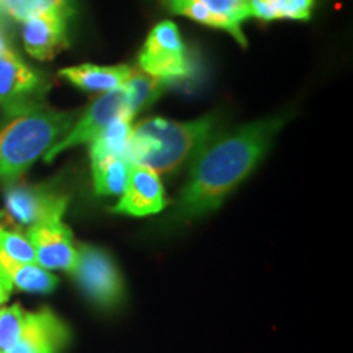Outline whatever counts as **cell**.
<instances>
[{
	"instance_id": "obj_23",
	"label": "cell",
	"mask_w": 353,
	"mask_h": 353,
	"mask_svg": "<svg viewBox=\"0 0 353 353\" xmlns=\"http://www.w3.org/2000/svg\"><path fill=\"white\" fill-rule=\"evenodd\" d=\"M216 15L229 19L234 23L242 25L247 19H250L247 0H203Z\"/></svg>"
},
{
	"instance_id": "obj_1",
	"label": "cell",
	"mask_w": 353,
	"mask_h": 353,
	"mask_svg": "<svg viewBox=\"0 0 353 353\" xmlns=\"http://www.w3.org/2000/svg\"><path fill=\"white\" fill-rule=\"evenodd\" d=\"M281 126V118H265L211 139L193 161L175 218L195 219L218 210L255 170Z\"/></svg>"
},
{
	"instance_id": "obj_7",
	"label": "cell",
	"mask_w": 353,
	"mask_h": 353,
	"mask_svg": "<svg viewBox=\"0 0 353 353\" xmlns=\"http://www.w3.org/2000/svg\"><path fill=\"white\" fill-rule=\"evenodd\" d=\"M118 118H130L123 88L101 94L99 99L92 101L90 107L85 110V113H82V117L77 118L74 126L44 154V162H52L59 154L70 148L92 143L105 128L117 121Z\"/></svg>"
},
{
	"instance_id": "obj_26",
	"label": "cell",
	"mask_w": 353,
	"mask_h": 353,
	"mask_svg": "<svg viewBox=\"0 0 353 353\" xmlns=\"http://www.w3.org/2000/svg\"><path fill=\"white\" fill-rule=\"evenodd\" d=\"M0 285H2V286H6V288L8 290V291H10V293H12V290L10 288H8V286L6 285V283H3V281H2V278H0Z\"/></svg>"
},
{
	"instance_id": "obj_12",
	"label": "cell",
	"mask_w": 353,
	"mask_h": 353,
	"mask_svg": "<svg viewBox=\"0 0 353 353\" xmlns=\"http://www.w3.org/2000/svg\"><path fill=\"white\" fill-rule=\"evenodd\" d=\"M68 15L43 13L23 21L21 39L30 56L38 61H51L68 48Z\"/></svg>"
},
{
	"instance_id": "obj_14",
	"label": "cell",
	"mask_w": 353,
	"mask_h": 353,
	"mask_svg": "<svg viewBox=\"0 0 353 353\" xmlns=\"http://www.w3.org/2000/svg\"><path fill=\"white\" fill-rule=\"evenodd\" d=\"M0 278L8 288L26 291V293L48 294L56 290L59 280L50 270L38 263H12L0 267Z\"/></svg>"
},
{
	"instance_id": "obj_9",
	"label": "cell",
	"mask_w": 353,
	"mask_h": 353,
	"mask_svg": "<svg viewBox=\"0 0 353 353\" xmlns=\"http://www.w3.org/2000/svg\"><path fill=\"white\" fill-rule=\"evenodd\" d=\"M70 342V329L51 311H26L20 334L7 353H63Z\"/></svg>"
},
{
	"instance_id": "obj_6",
	"label": "cell",
	"mask_w": 353,
	"mask_h": 353,
	"mask_svg": "<svg viewBox=\"0 0 353 353\" xmlns=\"http://www.w3.org/2000/svg\"><path fill=\"white\" fill-rule=\"evenodd\" d=\"M48 81L25 64L15 51L0 56V108L10 118L44 107Z\"/></svg>"
},
{
	"instance_id": "obj_5",
	"label": "cell",
	"mask_w": 353,
	"mask_h": 353,
	"mask_svg": "<svg viewBox=\"0 0 353 353\" xmlns=\"http://www.w3.org/2000/svg\"><path fill=\"white\" fill-rule=\"evenodd\" d=\"M141 72L174 83L192 74V59L174 21H161L149 32L138 56Z\"/></svg>"
},
{
	"instance_id": "obj_4",
	"label": "cell",
	"mask_w": 353,
	"mask_h": 353,
	"mask_svg": "<svg viewBox=\"0 0 353 353\" xmlns=\"http://www.w3.org/2000/svg\"><path fill=\"white\" fill-rule=\"evenodd\" d=\"M77 265L72 270L79 288L97 307L113 309L125 298V280L112 255L95 245L77 249Z\"/></svg>"
},
{
	"instance_id": "obj_2",
	"label": "cell",
	"mask_w": 353,
	"mask_h": 353,
	"mask_svg": "<svg viewBox=\"0 0 353 353\" xmlns=\"http://www.w3.org/2000/svg\"><path fill=\"white\" fill-rule=\"evenodd\" d=\"M218 130V117L196 118L192 121H170L149 118L132 128L126 159L134 165L156 174H174L190 161H195Z\"/></svg>"
},
{
	"instance_id": "obj_25",
	"label": "cell",
	"mask_w": 353,
	"mask_h": 353,
	"mask_svg": "<svg viewBox=\"0 0 353 353\" xmlns=\"http://www.w3.org/2000/svg\"><path fill=\"white\" fill-rule=\"evenodd\" d=\"M8 298H10V291H7L2 285H0V309H2L3 304L8 301Z\"/></svg>"
},
{
	"instance_id": "obj_3",
	"label": "cell",
	"mask_w": 353,
	"mask_h": 353,
	"mask_svg": "<svg viewBox=\"0 0 353 353\" xmlns=\"http://www.w3.org/2000/svg\"><path fill=\"white\" fill-rule=\"evenodd\" d=\"M77 112L38 108L0 130V182H15L77 121Z\"/></svg>"
},
{
	"instance_id": "obj_16",
	"label": "cell",
	"mask_w": 353,
	"mask_h": 353,
	"mask_svg": "<svg viewBox=\"0 0 353 353\" xmlns=\"http://www.w3.org/2000/svg\"><path fill=\"white\" fill-rule=\"evenodd\" d=\"M162 3H164L167 10L176 13V15H183L187 19L196 21V23L211 26V28L224 30L237 43L242 44V46H247V39L244 32H242V26L234 23L229 19H224V17L216 15L203 0H162Z\"/></svg>"
},
{
	"instance_id": "obj_19",
	"label": "cell",
	"mask_w": 353,
	"mask_h": 353,
	"mask_svg": "<svg viewBox=\"0 0 353 353\" xmlns=\"http://www.w3.org/2000/svg\"><path fill=\"white\" fill-rule=\"evenodd\" d=\"M250 17L263 20H299L311 19L314 0H247Z\"/></svg>"
},
{
	"instance_id": "obj_17",
	"label": "cell",
	"mask_w": 353,
	"mask_h": 353,
	"mask_svg": "<svg viewBox=\"0 0 353 353\" xmlns=\"http://www.w3.org/2000/svg\"><path fill=\"white\" fill-rule=\"evenodd\" d=\"M131 134L132 120H130V118H118L117 121H113L112 125L105 128V130L90 143L92 164L113 157L126 159Z\"/></svg>"
},
{
	"instance_id": "obj_20",
	"label": "cell",
	"mask_w": 353,
	"mask_h": 353,
	"mask_svg": "<svg viewBox=\"0 0 353 353\" xmlns=\"http://www.w3.org/2000/svg\"><path fill=\"white\" fill-rule=\"evenodd\" d=\"M0 10L2 15L23 23L43 13H63L70 19L74 7L72 0H0Z\"/></svg>"
},
{
	"instance_id": "obj_8",
	"label": "cell",
	"mask_w": 353,
	"mask_h": 353,
	"mask_svg": "<svg viewBox=\"0 0 353 353\" xmlns=\"http://www.w3.org/2000/svg\"><path fill=\"white\" fill-rule=\"evenodd\" d=\"M69 198L46 185H19L6 188L8 216L19 224L32 228L52 219H63Z\"/></svg>"
},
{
	"instance_id": "obj_18",
	"label": "cell",
	"mask_w": 353,
	"mask_h": 353,
	"mask_svg": "<svg viewBox=\"0 0 353 353\" xmlns=\"http://www.w3.org/2000/svg\"><path fill=\"white\" fill-rule=\"evenodd\" d=\"M131 162L125 157L105 159L92 164L95 193L100 196L123 195L130 180Z\"/></svg>"
},
{
	"instance_id": "obj_11",
	"label": "cell",
	"mask_w": 353,
	"mask_h": 353,
	"mask_svg": "<svg viewBox=\"0 0 353 353\" xmlns=\"http://www.w3.org/2000/svg\"><path fill=\"white\" fill-rule=\"evenodd\" d=\"M165 205V192L161 176L151 169L132 164L126 190L121 200L114 205L113 213L143 218L161 213Z\"/></svg>"
},
{
	"instance_id": "obj_22",
	"label": "cell",
	"mask_w": 353,
	"mask_h": 353,
	"mask_svg": "<svg viewBox=\"0 0 353 353\" xmlns=\"http://www.w3.org/2000/svg\"><path fill=\"white\" fill-rule=\"evenodd\" d=\"M26 311L20 304L0 309V353L10 350L19 337Z\"/></svg>"
},
{
	"instance_id": "obj_15",
	"label": "cell",
	"mask_w": 353,
	"mask_h": 353,
	"mask_svg": "<svg viewBox=\"0 0 353 353\" xmlns=\"http://www.w3.org/2000/svg\"><path fill=\"white\" fill-rule=\"evenodd\" d=\"M170 85V82H165L162 79L148 76V74L141 72V70L132 69L131 76L128 77L126 83L123 85V92H125L126 97L128 114H130L131 120H134L136 114L144 112L152 103H156Z\"/></svg>"
},
{
	"instance_id": "obj_24",
	"label": "cell",
	"mask_w": 353,
	"mask_h": 353,
	"mask_svg": "<svg viewBox=\"0 0 353 353\" xmlns=\"http://www.w3.org/2000/svg\"><path fill=\"white\" fill-rule=\"evenodd\" d=\"M8 52H13V50L10 48V44H8L7 38L3 37L2 30H0V56L3 54H8Z\"/></svg>"
},
{
	"instance_id": "obj_21",
	"label": "cell",
	"mask_w": 353,
	"mask_h": 353,
	"mask_svg": "<svg viewBox=\"0 0 353 353\" xmlns=\"http://www.w3.org/2000/svg\"><path fill=\"white\" fill-rule=\"evenodd\" d=\"M12 263H37L33 245L23 234L0 229V267Z\"/></svg>"
},
{
	"instance_id": "obj_10",
	"label": "cell",
	"mask_w": 353,
	"mask_h": 353,
	"mask_svg": "<svg viewBox=\"0 0 353 353\" xmlns=\"http://www.w3.org/2000/svg\"><path fill=\"white\" fill-rule=\"evenodd\" d=\"M33 245L39 267L46 270H64L72 273L77 265L79 252L72 242V232L63 219H52L34 224L26 232Z\"/></svg>"
},
{
	"instance_id": "obj_27",
	"label": "cell",
	"mask_w": 353,
	"mask_h": 353,
	"mask_svg": "<svg viewBox=\"0 0 353 353\" xmlns=\"http://www.w3.org/2000/svg\"><path fill=\"white\" fill-rule=\"evenodd\" d=\"M0 15H2V10H0Z\"/></svg>"
},
{
	"instance_id": "obj_13",
	"label": "cell",
	"mask_w": 353,
	"mask_h": 353,
	"mask_svg": "<svg viewBox=\"0 0 353 353\" xmlns=\"http://www.w3.org/2000/svg\"><path fill=\"white\" fill-rule=\"evenodd\" d=\"M131 72L130 65H95L87 63L61 69L59 76L81 90L108 94L123 88Z\"/></svg>"
}]
</instances>
